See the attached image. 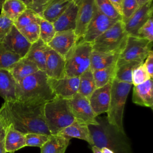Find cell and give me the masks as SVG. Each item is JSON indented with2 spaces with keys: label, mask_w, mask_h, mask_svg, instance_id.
<instances>
[{
  "label": "cell",
  "mask_w": 153,
  "mask_h": 153,
  "mask_svg": "<svg viewBox=\"0 0 153 153\" xmlns=\"http://www.w3.org/2000/svg\"><path fill=\"white\" fill-rule=\"evenodd\" d=\"M44 105L19 100L4 102L0 108V115L7 126L11 124L24 134L38 133L50 135L44 116Z\"/></svg>",
  "instance_id": "6da1fadb"
},
{
  "label": "cell",
  "mask_w": 153,
  "mask_h": 153,
  "mask_svg": "<svg viewBox=\"0 0 153 153\" xmlns=\"http://www.w3.org/2000/svg\"><path fill=\"white\" fill-rule=\"evenodd\" d=\"M96 125H88L93 145L107 148L114 153H133L130 140L126 133L121 132L110 124L106 117H96Z\"/></svg>",
  "instance_id": "7a4b0ae2"
},
{
  "label": "cell",
  "mask_w": 153,
  "mask_h": 153,
  "mask_svg": "<svg viewBox=\"0 0 153 153\" xmlns=\"http://www.w3.org/2000/svg\"><path fill=\"white\" fill-rule=\"evenodd\" d=\"M55 97L45 71L39 70L17 82L16 100L45 103Z\"/></svg>",
  "instance_id": "3957f363"
},
{
  "label": "cell",
  "mask_w": 153,
  "mask_h": 153,
  "mask_svg": "<svg viewBox=\"0 0 153 153\" xmlns=\"http://www.w3.org/2000/svg\"><path fill=\"white\" fill-rule=\"evenodd\" d=\"M44 116L50 134L59 133L75 121L68 99L57 96L45 103Z\"/></svg>",
  "instance_id": "277c9868"
},
{
  "label": "cell",
  "mask_w": 153,
  "mask_h": 153,
  "mask_svg": "<svg viewBox=\"0 0 153 153\" xmlns=\"http://www.w3.org/2000/svg\"><path fill=\"white\" fill-rule=\"evenodd\" d=\"M132 84L114 79L111 82V97L106 118L108 122L121 132L125 133L123 125L124 111Z\"/></svg>",
  "instance_id": "5b68a950"
},
{
  "label": "cell",
  "mask_w": 153,
  "mask_h": 153,
  "mask_svg": "<svg viewBox=\"0 0 153 153\" xmlns=\"http://www.w3.org/2000/svg\"><path fill=\"white\" fill-rule=\"evenodd\" d=\"M92 50L91 43L82 39L78 41L65 57V75L79 76L90 69Z\"/></svg>",
  "instance_id": "8992f818"
},
{
  "label": "cell",
  "mask_w": 153,
  "mask_h": 153,
  "mask_svg": "<svg viewBox=\"0 0 153 153\" xmlns=\"http://www.w3.org/2000/svg\"><path fill=\"white\" fill-rule=\"evenodd\" d=\"M127 33L122 20H118L91 43L94 51L120 53L124 47Z\"/></svg>",
  "instance_id": "52a82bcc"
},
{
  "label": "cell",
  "mask_w": 153,
  "mask_h": 153,
  "mask_svg": "<svg viewBox=\"0 0 153 153\" xmlns=\"http://www.w3.org/2000/svg\"><path fill=\"white\" fill-rule=\"evenodd\" d=\"M152 42L137 36L128 35L117 62L136 61L143 63L149 52L152 50Z\"/></svg>",
  "instance_id": "ba28073f"
},
{
  "label": "cell",
  "mask_w": 153,
  "mask_h": 153,
  "mask_svg": "<svg viewBox=\"0 0 153 153\" xmlns=\"http://www.w3.org/2000/svg\"><path fill=\"white\" fill-rule=\"evenodd\" d=\"M68 102L75 120L88 126L98 124L96 116L87 98L77 93L72 98L68 99Z\"/></svg>",
  "instance_id": "9c48e42d"
},
{
  "label": "cell",
  "mask_w": 153,
  "mask_h": 153,
  "mask_svg": "<svg viewBox=\"0 0 153 153\" xmlns=\"http://www.w3.org/2000/svg\"><path fill=\"white\" fill-rule=\"evenodd\" d=\"M117 21L103 14L95 7L93 17L81 39L91 44L96 38L110 28Z\"/></svg>",
  "instance_id": "30bf717a"
},
{
  "label": "cell",
  "mask_w": 153,
  "mask_h": 153,
  "mask_svg": "<svg viewBox=\"0 0 153 153\" xmlns=\"http://www.w3.org/2000/svg\"><path fill=\"white\" fill-rule=\"evenodd\" d=\"M0 44L6 50L19 55L22 58L26 56L32 45L14 25Z\"/></svg>",
  "instance_id": "8fae6325"
},
{
  "label": "cell",
  "mask_w": 153,
  "mask_h": 153,
  "mask_svg": "<svg viewBox=\"0 0 153 153\" xmlns=\"http://www.w3.org/2000/svg\"><path fill=\"white\" fill-rule=\"evenodd\" d=\"M78 6L75 33L77 41L80 40L90 22L95 8L94 0H75ZM76 41V42H77Z\"/></svg>",
  "instance_id": "7c38bea8"
},
{
  "label": "cell",
  "mask_w": 153,
  "mask_h": 153,
  "mask_svg": "<svg viewBox=\"0 0 153 153\" xmlns=\"http://www.w3.org/2000/svg\"><path fill=\"white\" fill-rule=\"evenodd\" d=\"M51 90L56 96L69 99L78 93L79 76H66L54 79L48 78Z\"/></svg>",
  "instance_id": "4fadbf2b"
},
{
  "label": "cell",
  "mask_w": 153,
  "mask_h": 153,
  "mask_svg": "<svg viewBox=\"0 0 153 153\" xmlns=\"http://www.w3.org/2000/svg\"><path fill=\"white\" fill-rule=\"evenodd\" d=\"M152 0L140 5L132 16L124 23L127 35L137 36L138 30L152 16Z\"/></svg>",
  "instance_id": "5bb4252c"
},
{
  "label": "cell",
  "mask_w": 153,
  "mask_h": 153,
  "mask_svg": "<svg viewBox=\"0 0 153 153\" xmlns=\"http://www.w3.org/2000/svg\"><path fill=\"white\" fill-rule=\"evenodd\" d=\"M76 41L77 38L74 30L69 29L56 32L47 45L65 59Z\"/></svg>",
  "instance_id": "9a60e30c"
},
{
  "label": "cell",
  "mask_w": 153,
  "mask_h": 153,
  "mask_svg": "<svg viewBox=\"0 0 153 153\" xmlns=\"http://www.w3.org/2000/svg\"><path fill=\"white\" fill-rule=\"evenodd\" d=\"M65 59L47 45L45 70L47 77L54 79L63 78L65 76Z\"/></svg>",
  "instance_id": "2e32d148"
},
{
  "label": "cell",
  "mask_w": 153,
  "mask_h": 153,
  "mask_svg": "<svg viewBox=\"0 0 153 153\" xmlns=\"http://www.w3.org/2000/svg\"><path fill=\"white\" fill-rule=\"evenodd\" d=\"M111 82L96 88L88 98L90 106L96 117L107 112L110 102Z\"/></svg>",
  "instance_id": "e0dca14e"
},
{
  "label": "cell",
  "mask_w": 153,
  "mask_h": 153,
  "mask_svg": "<svg viewBox=\"0 0 153 153\" xmlns=\"http://www.w3.org/2000/svg\"><path fill=\"white\" fill-rule=\"evenodd\" d=\"M132 101L137 105L153 109L152 79H149L141 84L134 85Z\"/></svg>",
  "instance_id": "ac0fdd59"
},
{
  "label": "cell",
  "mask_w": 153,
  "mask_h": 153,
  "mask_svg": "<svg viewBox=\"0 0 153 153\" xmlns=\"http://www.w3.org/2000/svg\"><path fill=\"white\" fill-rule=\"evenodd\" d=\"M78 4L73 0L63 13L53 23L56 32L75 30L78 13Z\"/></svg>",
  "instance_id": "d6986e66"
},
{
  "label": "cell",
  "mask_w": 153,
  "mask_h": 153,
  "mask_svg": "<svg viewBox=\"0 0 153 153\" xmlns=\"http://www.w3.org/2000/svg\"><path fill=\"white\" fill-rule=\"evenodd\" d=\"M17 82L9 70L0 69V96L4 102L16 100Z\"/></svg>",
  "instance_id": "ffe728a7"
},
{
  "label": "cell",
  "mask_w": 153,
  "mask_h": 153,
  "mask_svg": "<svg viewBox=\"0 0 153 153\" xmlns=\"http://www.w3.org/2000/svg\"><path fill=\"white\" fill-rule=\"evenodd\" d=\"M25 146V134L16 130L11 124L7 125L5 137L6 153H14Z\"/></svg>",
  "instance_id": "44dd1931"
},
{
  "label": "cell",
  "mask_w": 153,
  "mask_h": 153,
  "mask_svg": "<svg viewBox=\"0 0 153 153\" xmlns=\"http://www.w3.org/2000/svg\"><path fill=\"white\" fill-rule=\"evenodd\" d=\"M57 134L69 137L71 139L74 137L81 139L87 142L91 146L93 145L88 126L76 120Z\"/></svg>",
  "instance_id": "7402d4cb"
},
{
  "label": "cell",
  "mask_w": 153,
  "mask_h": 153,
  "mask_svg": "<svg viewBox=\"0 0 153 153\" xmlns=\"http://www.w3.org/2000/svg\"><path fill=\"white\" fill-rule=\"evenodd\" d=\"M71 139L60 134H50L46 142L40 148V153H65Z\"/></svg>",
  "instance_id": "603a6c76"
},
{
  "label": "cell",
  "mask_w": 153,
  "mask_h": 153,
  "mask_svg": "<svg viewBox=\"0 0 153 153\" xmlns=\"http://www.w3.org/2000/svg\"><path fill=\"white\" fill-rule=\"evenodd\" d=\"M73 0H52L39 14V16L53 23L67 8Z\"/></svg>",
  "instance_id": "cb8c5ba5"
},
{
  "label": "cell",
  "mask_w": 153,
  "mask_h": 153,
  "mask_svg": "<svg viewBox=\"0 0 153 153\" xmlns=\"http://www.w3.org/2000/svg\"><path fill=\"white\" fill-rule=\"evenodd\" d=\"M47 47V45L39 39L36 42L32 44L29 50L25 57L34 62L39 69L42 71L45 70Z\"/></svg>",
  "instance_id": "d4e9b609"
},
{
  "label": "cell",
  "mask_w": 153,
  "mask_h": 153,
  "mask_svg": "<svg viewBox=\"0 0 153 153\" xmlns=\"http://www.w3.org/2000/svg\"><path fill=\"white\" fill-rule=\"evenodd\" d=\"M120 53H105L92 50L90 69L91 71L102 69L115 63Z\"/></svg>",
  "instance_id": "484cf974"
},
{
  "label": "cell",
  "mask_w": 153,
  "mask_h": 153,
  "mask_svg": "<svg viewBox=\"0 0 153 153\" xmlns=\"http://www.w3.org/2000/svg\"><path fill=\"white\" fill-rule=\"evenodd\" d=\"M39 70V68L34 62L23 57L16 63L10 71L16 82H19L26 76Z\"/></svg>",
  "instance_id": "4316f807"
},
{
  "label": "cell",
  "mask_w": 153,
  "mask_h": 153,
  "mask_svg": "<svg viewBox=\"0 0 153 153\" xmlns=\"http://www.w3.org/2000/svg\"><path fill=\"white\" fill-rule=\"evenodd\" d=\"M140 63H142L136 61L116 62L114 79L120 82L132 84V71Z\"/></svg>",
  "instance_id": "83f0119b"
},
{
  "label": "cell",
  "mask_w": 153,
  "mask_h": 153,
  "mask_svg": "<svg viewBox=\"0 0 153 153\" xmlns=\"http://www.w3.org/2000/svg\"><path fill=\"white\" fill-rule=\"evenodd\" d=\"M27 8L20 0H5L1 10V13L14 22Z\"/></svg>",
  "instance_id": "f1b7e54d"
},
{
  "label": "cell",
  "mask_w": 153,
  "mask_h": 153,
  "mask_svg": "<svg viewBox=\"0 0 153 153\" xmlns=\"http://www.w3.org/2000/svg\"><path fill=\"white\" fill-rule=\"evenodd\" d=\"M116 62L107 67L92 71L96 88L102 87L114 79Z\"/></svg>",
  "instance_id": "f546056e"
},
{
  "label": "cell",
  "mask_w": 153,
  "mask_h": 153,
  "mask_svg": "<svg viewBox=\"0 0 153 153\" xmlns=\"http://www.w3.org/2000/svg\"><path fill=\"white\" fill-rule=\"evenodd\" d=\"M79 82L78 93L88 99L96 88L92 71L88 69L79 76Z\"/></svg>",
  "instance_id": "4dcf8cb0"
},
{
  "label": "cell",
  "mask_w": 153,
  "mask_h": 153,
  "mask_svg": "<svg viewBox=\"0 0 153 153\" xmlns=\"http://www.w3.org/2000/svg\"><path fill=\"white\" fill-rule=\"evenodd\" d=\"M41 17L32 10L27 8L14 22V25L19 30L32 23L40 22Z\"/></svg>",
  "instance_id": "1f68e13d"
},
{
  "label": "cell",
  "mask_w": 153,
  "mask_h": 153,
  "mask_svg": "<svg viewBox=\"0 0 153 153\" xmlns=\"http://www.w3.org/2000/svg\"><path fill=\"white\" fill-rule=\"evenodd\" d=\"M22 58L19 55L6 50L0 44V69L10 71Z\"/></svg>",
  "instance_id": "d6a6232c"
},
{
  "label": "cell",
  "mask_w": 153,
  "mask_h": 153,
  "mask_svg": "<svg viewBox=\"0 0 153 153\" xmlns=\"http://www.w3.org/2000/svg\"><path fill=\"white\" fill-rule=\"evenodd\" d=\"M94 4L99 11L109 18L122 20L121 16L117 12L109 0H94Z\"/></svg>",
  "instance_id": "836d02e7"
},
{
  "label": "cell",
  "mask_w": 153,
  "mask_h": 153,
  "mask_svg": "<svg viewBox=\"0 0 153 153\" xmlns=\"http://www.w3.org/2000/svg\"><path fill=\"white\" fill-rule=\"evenodd\" d=\"M39 39L47 45L53 39L56 32L53 24L41 17L39 22Z\"/></svg>",
  "instance_id": "e575fe53"
},
{
  "label": "cell",
  "mask_w": 153,
  "mask_h": 153,
  "mask_svg": "<svg viewBox=\"0 0 153 153\" xmlns=\"http://www.w3.org/2000/svg\"><path fill=\"white\" fill-rule=\"evenodd\" d=\"M30 43L33 44L39 39V23H32L19 30Z\"/></svg>",
  "instance_id": "d590c367"
},
{
  "label": "cell",
  "mask_w": 153,
  "mask_h": 153,
  "mask_svg": "<svg viewBox=\"0 0 153 153\" xmlns=\"http://www.w3.org/2000/svg\"><path fill=\"white\" fill-rule=\"evenodd\" d=\"M50 135L38 133H29L25 134L26 146H36L41 148L48 140Z\"/></svg>",
  "instance_id": "8d00e7d4"
},
{
  "label": "cell",
  "mask_w": 153,
  "mask_h": 153,
  "mask_svg": "<svg viewBox=\"0 0 153 153\" xmlns=\"http://www.w3.org/2000/svg\"><path fill=\"white\" fill-rule=\"evenodd\" d=\"M149 79L151 78L146 71L143 63L136 66L132 71L131 79L132 84L134 85L141 84Z\"/></svg>",
  "instance_id": "74e56055"
},
{
  "label": "cell",
  "mask_w": 153,
  "mask_h": 153,
  "mask_svg": "<svg viewBox=\"0 0 153 153\" xmlns=\"http://www.w3.org/2000/svg\"><path fill=\"white\" fill-rule=\"evenodd\" d=\"M139 7L136 0H124L121 8L122 22L125 23Z\"/></svg>",
  "instance_id": "f35d334b"
},
{
  "label": "cell",
  "mask_w": 153,
  "mask_h": 153,
  "mask_svg": "<svg viewBox=\"0 0 153 153\" xmlns=\"http://www.w3.org/2000/svg\"><path fill=\"white\" fill-rule=\"evenodd\" d=\"M137 36L146 39L150 42L153 41V19L152 16L139 28Z\"/></svg>",
  "instance_id": "ab89813d"
},
{
  "label": "cell",
  "mask_w": 153,
  "mask_h": 153,
  "mask_svg": "<svg viewBox=\"0 0 153 153\" xmlns=\"http://www.w3.org/2000/svg\"><path fill=\"white\" fill-rule=\"evenodd\" d=\"M14 25V22L2 13L0 14V42L8 34Z\"/></svg>",
  "instance_id": "60d3db41"
},
{
  "label": "cell",
  "mask_w": 153,
  "mask_h": 153,
  "mask_svg": "<svg viewBox=\"0 0 153 153\" xmlns=\"http://www.w3.org/2000/svg\"><path fill=\"white\" fill-rule=\"evenodd\" d=\"M51 1L52 0H32L27 8L32 10L39 15L44 7Z\"/></svg>",
  "instance_id": "b9f144b4"
},
{
  "label": "cell",
  "mask_w": 153,
  "mask_h": 153,
  "mask_svg": "<svg viewBox=\"0 0 153 153\" xmlns=\"http://www.w3.org/2000/svg\"><path fill=\"white\" fill-rule=\"evenodd\" d=\"M7 125L0 115V153H6L5 150V137Z\"/></svg>",
  "instance_id": "7bdbcfd3"
},
{
  "label": "cell",
  "mask_w": 153,
  "mask_h": 153,
  "mask_svg": "<svg viewBox=\"0 0 153 153\" xmlns=\"http://www.w3.org/2000/svg\"><path fill=\"white\" fill-rule=\"evenodd\" d=\"M143 62V65L151 79L153 78V51L151 50Z\"/></svg>",
  "instance_id": "ee69618b"
},
{
  "label": "cell",
  "mask_w": 153,
  "mask_h": 153,
  "mask_svg": "<svg viewBox=\"0 0 153 153\" xmlns=\"http://www.w3.org/2000/svg\"><path fill=\"white\" fill-rule=\"evenodd\" d=\"M117 12L121 16L122 4L124 0H109ZM122 17V16H121Z\"/></svg>",
  "instance_id": "f6af8a7d"
},
{
  "label": "cell",
  "mask_w": 153,
  "mask_h": 153,
  "mask_svg": "<svg viewBox=\"0 0 153 153\" xmlns=\"http://www.w3.org/2000/svg\"><path fill=\"white\" fill-rule=\"evenodd\" d=\"M91 148L93 151V153H102L100 149L96 146H91Z\"/></svg>",
  "instance_id": "bcb514c9"
},
{
  "label": "cell",
  "mask_w": 153,
  "mask_h": 153,
  "mask_svg": "<svg viewBox=\"0 0 153 153\" xmlns=\"http://www.w3.org/2000/svg\"><path fill=\"white\" fill-rule=\"evenodd\" d=\"M100 150L102 153H114L112 151L107 148H102Z\"/></svg>",
  "instance_id": "7dc6e473"
},
{
  "label": "cell",
  "mask_w": 153,
  "mask_h": 153,
  "mask_svg": "<svg viewBox=\"0 0 153 153\" xmlns=\"http://www.w3.org/2000/svg\"><path fill=\"white\" fill-rule=\"evenodd\" d=\"M149 1H150V0H136V1L137 2L138 4L139 5V6L143 5L144 4L146 3V2H148Z\"/></svg>",
  "instance_id": "c3c4849f"
},
{
  "label": "cell",
  "mask_w": 153,
  "mask_h": 153,
  "mask_svg": "<svg viewBox=\"0 0 153 153\" xmlns=\"http://www.w3.org/2000/svg\"><path fill=\"white\" fill-rule=\"evenodd\" d=\"M20 1H22V2H23L26 5L27 7L30 4V3H31L32 1V0H20Z\"/></svg>",
  "instance_id": "681fc988"
},
{
  "label": "cell",
  "mask_w": 153,
  "mask_h": 153,
  "mask_svg": "<svg viewBox=\"0 0 153 153\" xmlns=\"http://www.w3.org/2000/svg\"><path fill=\"white\" fill-rule=\"evenodd\" d=\"M5 1V0H0V9H1L3 4L4 3V2Z\"/></svg>",
  "instance_id": "f907efd6"
}]
</instances>
